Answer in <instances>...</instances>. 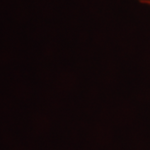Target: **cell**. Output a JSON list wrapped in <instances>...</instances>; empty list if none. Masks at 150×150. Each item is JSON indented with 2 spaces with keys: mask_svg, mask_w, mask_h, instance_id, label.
<instances>
[{
  "mask_svg": "<svg viewBox=\"0 0 150 150\" xmlns=\"http://www.w3.org/2000/svg\"><path fill=\"white\" fill-rule=\"evenodd\" d=\"M140 3L144 4H147V5L150 6V0H139Z\"/></svg>",
  "mask_w": 150,
  "mask_h": 150,
  "instance_id": "1",
  "label": "cell"
}]
</instances>
